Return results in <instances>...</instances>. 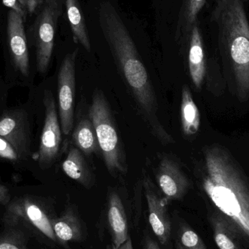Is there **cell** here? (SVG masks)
<instances>
[{"label":"cell","instance_id":"obj_1","mask_svg":"<svg viewBox=\"0 0 249 249\" xmlns=\"http://www.w3.org/2000/svg\"><path fill=\"white\" fill-rule=\"evenodd\" d=\"M99 20L118 69L154 136L165 144L174 143L157 115L156 94L147 71L119 13L110 2L101 4Z\"/></svg>","mask_w":249,"mask_h":249},{"label":"cell","instance_id":"obj_2","mask_svg":"<svg viewBox=\"0 0 249 249\" xmlns=\"http://www.w3.org/2000/svg\"><path fill=\"white\" fill-rule=\"evenodd\" d=\"M202 185L212 203L249 242V184L228 151L216 145L204 151Z\"/></svg>","mask_w":249,"mask_h":249},{"label":"cell","instance_id":"obj_3","mask_svg":"<svg viewBox=\"0 0 249 249\" xmlns=\"http://www.w3.org/2000/svg\"><path fill=\"white\" fill-rule=\"evenodd\" d=\"M212 22L216 24L221 51L232 65L241 99L249 96V21L245 0H215Z\"/></svg>","mask_w":249,"mask_h":249},{"label":"cell","instance_id":"obj_4","mask_svg":"<svg viewBox=\"0 0 249 249\" xmlns=\"http://www.w3.org/2000/svg\"><path fill=\"white\" fill-rule=\"evenodd\" d=\"M89 118L96 130L100 152L109 174L112 177L125 174L127 165L122 143L109 104L102 90H94Z\"/></svg>","mask_w":249,"mask_h":249},{"label":"cell","instance_id":"obj_5","mask_svg":"<svg viewBox=\"0 0 249 249\" xmlns=\"http://www.w3.org/2000/svg\"><path fill=\"white\" fill-rule=\"evenodd\" d=\"M4 222L7 228L23 225L35 230L53 241H57L53 229L52 220L45 206L34 197H18L7 205Z\"/></svg>","mask_w":249,"mask_h":249},{"label":"cell","instance_id":"obj_6","mask_svg":"<svg viewBox=\"0 0 249 249\" xmlns=\"http://www.w3.org/2000/svg\"><path fill=\"white\" fill-rule=\"evenodd\" d=\"M45 108V123L40 137L39 151L34 157L42 169L49 168L58 158L61 149V127L53 95L45 90L44 96Z\"/></svg>","mask_w":249,"mask_h":249},{"label":"cell","instance_id":"obj_7","mask_svg":"<svg viewBox=\"0 0 249 249\" xmlns=\"http://www.w3.org/2000/svg\"><path fill=\"white\" fill-rule=\"evenodd\" d=\"M78 50L67 54L59 69L58 75V114L61 130L68 136L74 125L75 96V62Z\"/></svg>","mask_w":249,"mask_h":249},{"label":"cell","instance_id":"obj_8","mask_svg":"<svg viewBox=\"0 0 249 249\" xmlns=\"http://www.w3.org/2000/svg\"><path fill=\"white\" fill-rule=\"evenodd\" d=\"M57 19L52 9L45 4L35 22L34 32L36 39V64L40 74L47 72L51 62Z\"/></svg>","mask_w":249,"mask_h":249},{"label":"cell","instance_id":"obj_9","mask_svg":"<svg viewBox=\"0 0 249 249\" xmlns=\"http://www.w3.org/2000/svg\"><path fill=\"white\" fill-rule=\"evenodd\" d=\"M0 136L15 148L20 159L30 154V129L26 112L23 111H10L1 115Z\"/></svg>","mask_w":249,"mask_h":249},{"label":"cell","instance_id":"obj_10","mask_svg":"<svg viewBox=\"0 0 249 249\" xmlns=\"http://www.w3.org/2000/svg\"><path fill=\"white\" fill-rule=\"evenodd\" d=\"M143 184L147 201L149 224L160 244L164 245L168 243L171 233V222L166 205L149 177H144Z\"/></svg>","mask_w":249,"mask_h":249},{"label":"cell","instance_id":"obj_11","mask_svg":"<svg viewBox=\"0 0 249 249\" xmlns=\"http://www.w3.org/2000/svg\"><path fill=\"white\" fill-rule=\"evenodd\" d=\"M156 181L167 199L181 200L188 190L190 181L173 158L164 156L156 170Z\"/></svg>","mask_w":249,"mask_h":249},{"label":"cell","instance_id":"obj_12","mask_svg":"<svg viewBox=\"0 0 249 249\" xmlns=\"http://www.w3.org/2000/svg\"><path fill=\"white\" fill-rule=\"evenodd\" d=\"M7 35L15 66L26 77L29 74V57L23 17L13 10L9 12L7 17Z\"/></svg>","mask_w":249,"mask_h":249},{"label":"cell","instance_id":"obj_13","mask_svg":"<svg viewBox=\"0 0 249 249\" xmlns=\"http://www.w3.org/2000/svg\"><path fill=\"white\" fill-rule=\"evenodd\" d=\"M107 218L113 249H118L128 238L127 217L121 197L115 192L108 196Z\"/></svg>","mask_w":249,"mask_h":249},{"label":"cell","instance_id":"obj_14","mask_svg":"<svg viewBox=\"0 0 249 249\" xmlns=\"http://www.w3.org/2000/svg\"><path fill=\"white\" fill-rule=\"evenodd\" d=\"M188 64L190 77L196 89H201L205 74L206 61L203 38L198 23H196L189 36Z\"/></svg>","mask_w":249,"mask_h":249},{"label":"cell","instance_id":"obj_15","mask_svg":"<svg viewBox=\"0 0 249 249\" xmlns=\"http://www.w3.org/2000/svg\"><path fill=\"white\" fill-rule=\"evenodd\" d=\"M62 169L66 175L83 187L90 188L93 186L94 178L91 169L83 152L76 146H70L63 162Z\"/></svg>","mask_w":249,"mask_h":249},{"label":"cell","instance_id":"obj_16","mask_svg":"<svg viewBox=\"0 0 249 249\" xmlns=\"http://www.w3.org/2000/svg\"><path fill=\"white\" fill-rule=\"evenodd\" d=\"M213 238L219 249H241V234L235 227L221 213H215L210 219Z\"/></svg>","mask_w":249,"mask_h":249},{"label":"cell","instance_id":"obj_17","mask_svg":"<svg viewBox=\"0 0 249 249\" xmlns=\"http://www.w3.org/2000/svg\"><path fill=\"white\" fill-rule=\"evenodd\" d=\"M206 0H183L178 21L176 38L178 42L188 40L193 26L197 23V16L204 7Z\"/></svg>","mask_w":249,"mask_h":249},{"label":"cell","instance_id":"obj_18","mask_svg":"<svg viewBox=\"0 0 249 249\" xmlns=\"http://www.w3.org/2000/svg\"><path fill=\"white\" fill-rule=\"evenodd\" d=\"M64 4L74 42L80 43L88 52H90L91 45L80 2L78 0H65Z\"/></svg>","mask_w":249,"mask_h":249},{"label":"cell","instance_id":"obj_19","mask_svg":"<svg viewBox=\"0 0 249 249\" xmlns=\"http://www.w3.org/2000/svg\"><path fill=\"white\" fill-rule=\"evenodd\" d=\"M52 225L57 240L62 244L82 238L81 225L71 209H67L61 217L53 219Z\"/></svg>","mask_w":249,"mask_h":249},{"label":"cell","instance_id":"obj_20","mask_svg":"<svg viewBox=\"0 0 249 249\" xmlns=\"http://www.w3.org/2000/svg\"><path fill=\"white\" fill-rule=\"evenodd\" d=\"M72 141L76 147L88 156L100 152L96 130L90 118H83L77 124L73 131Z\"/></svg>","mask_w":249,"mask_h":249},{"label":"cell","instance_id":"obj_21","mask_svg":"<svg viewBox=\"0 0 249 249\" xmlns=\"http://www.w3.org/2000/svg\"><path fill=\"white\" fill-rule=\"evenodd\" d=\"M181 121L183 133L185 136H193L198 132L200 125V112L187 86L182 88L181 91Z\"/></svg>","mask_w":249,"mask_h":249},{"label":"cell","instance_id":"obj_22","mask_svg":"<svg viewBox=\"0 0 249 249\" xmlns=\"http://www.w3.org/2000/svg\"><path fill=\"white\" fill-rule=\"evenodd\" d=\"M176 245L177 249H207L202 238L187 226L180 228Z\"/></svg>","mask_w":249,"mask_h":249},{"label":"cell","instance_id":"obj_23","mask_svg":"<svg viewBox=\"0 0 249 249\" xmlns=\"http://www.w3.org/2000/svg\"><path fill=\"white\" fill-rule=\"evenodd\" d=\"M0 249H30L26 245L24 235L20 230L7 228L0 234Z\"/></svg>","mask_w":249,"mask_h":249},{"label":"cell","instance_id":"obj_24","mask_svg":"<svg viewBox=\"0 0 249 249\" xmlns=\"http://www.w3.org/2000/svg\"><path fill=\"white\" fill-rule=\"evenodd\" d=\"M0 158L10 161H17L20 159L18 154L16 152L15 148L1 136H0Z\"/></svg>","mask_w":249,"mask_h":249},{"label":"cell","instance_id":"obj_25","mask_svg":"<svg viewBox=\"0 0 249 249\" xmlns=\"http://www.w3.org/2000/svg\"><path fill=\"white\" fill-rule=\"evenodd\" d=\"M65 0H46L47 5L49 6L57 17H59L62 13V7Z\"/></svg>","mask_w":249,"mask_h":249},{"label":"cell","instance_id":"obj_26","mask_svg":"<svg viewBox=\"0 0 249 249\" xmlns=\"http://www.w3.org/2000/svg\"><path fill=\"white\" fill-rule=\"evenodd\" d=\"M3 4H4L6 7H10L12 10H15L16 13L20 14V16L24 18L25 11L22 8L20 4H19L18 0H3Z\"/></svg>","mask_w":249,"mask_h":249},{"label":"cell","instance_id":"obj_27","mask_svg":"<svg viewBox=\"0 0 249 249\" xmlns=\"http://www.w3.org/2000/svg\"><path fill=\"white\" fill-rule=\"evenodd\" d=\"M10 202V196L8 189L4 185H0V203L7 206Z\"/></svg>","mask_w":249,"mask_h":249},{"label":"cell","instance_id":"obj_28","mask_svg":"<svg viewBox=\"0 0 249 249\" xmlns=\"http://www.w3.org/2000/svg\"><path fill=\"white\" fill-rule=\"evenodd\" d=\"M145 249H160L158 243L154 241L150 236L147 235L144 239Z\"/></svg>","mask_w":249,"mask_h":249},{"label":"cell","instance_id":"obj_29","mask_svg":"<svg viewBox=\"0 0 249 249\" xmlns=\"http://www.w3.org/2000/svg\"><path fill=\"white\" fill-rule=\"evenodd\" d=\"M118 249H133L132 240L130 236L128 237V238L124 241V244Z\"/></svg>","mask_w":249,"mask_h":249},{"label":"cell","instance_id":"obj_30","mask_svg":"<svg viewBox=\"0 0 249 249\" xmlns=\"http://www.w3.org/2000/svg\"><path fill=\"white\" fill-rule=\"evenodd\" d=\"M28 0H18L19 4L21 6L22 8H24L25 7H26V4H27Z\"/></svg>","mask_w":249,"mask_h":249},{"label":"cell","instance_id":"obj_31","mask_svg":"<svg viewBox=\"0 0 249 249\" xmlns=\"http://www.w3.org/2000/svg\"><path fill=\"white\" fill-rule=\"evenodd\" d=\"M107 249H112V245H108L107 247Z\"/></svg>","mask_w":249,"mask_h":249}]
</instances>
